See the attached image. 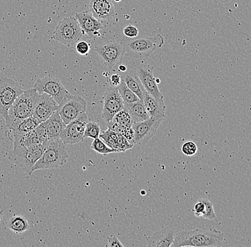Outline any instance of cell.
I'll list each match as a JSON object with an SVG mask.
<instances>
[{
  "label": "cell",
  "mask_w": 251,
  "mask_h": 247,
  "mask_svg": "<svg viewBox=\"0 0 251 247\" xmlns=\"http://www.w3.org/2000/svg\"><path fill=\"white\" fill-rule=\"evenodd\" d=\"M224 234L217 229H196L178 231L174 247H217L224 245Z\"/></svg>",
  "instance_id": "1"
},
{
  "label": "cell",
  "mask_w": 251,
  "mask_h": 247,
  "mask_svg": "<svg viewBox=\"0 0 251 247\" xmlns=\"http://www.w3.org/2000/svg\"><path fill=\"white\" fill-rule=\"evenodd\" d=\"M39 96L38 91L33 88L24 90L23 93L17 97L9 109L6 120V124L9 129H13L21 120L32 116Z\"/></svg>",
  "instance_id": "2"
},
{
  "label": "cell",
  "mask_w": 251,
  "mask_h": 247,
  "mask_svg": "<svg viewBox=\"0 0 251 247\" xmlns=\"http://www.w3.org/2000/svg\"><path fill=\"white\" fill-rule=\"evenodd\" d=\"M68 157L66 144L62 139L47 140L45 151L34 165L33 173L36 170L59 168L67 162Z\"/></svg>",
  "instance_id": "3"
},
{
  "label": "cell",
  "mask_w": 251,
  "mask_h": 247,
  "mask_svg": "<svg viewBox=\"0 0 251 247\" xmlns=\"http://www.w3.org/2000/svg\"><path fill=\"white\" fill-rule=\"evenodd\" d=\"M45 149V143L26 147H14L9 158L28 176L33 173V168Z\"/></svg>",
  "instance_id": "4"
},
{
  "label": "cell",
  "mask_w": 251,
  "mask_h": 247,
  "mask_svg": "<svg viewBox=\"0 0 251 247\" xmlns=\"http://www.w3.org/2000/svg\"><path fill=\"white\" fill-rule=\"evenodd\" d=\"M84 34L76 17H65L56 26L53 39L70 47L79 42Z\"/></svg>",
  "instance_id": "5"
},
{
  "label": "cell",
  "mask_w": 251,
  "mask_h": 247,
  "mask_svg": "<svg viewBox=\"0 0 251 247\" xmlns=\"http://www.w3.org/2000/svg\"><path fill=\"white\" fill-rule=\"evenodd\" d=\"M164 45V39L161 34H157L151 37H141L126 44L125 54L135 59L147 58Z\"/></svg>",
  "instance_id": "6"
},
{
  "label": "cell",
  "mask_w": 251,
  "mask_h": 247,
  "mask_svg": "<svg viewBox=\"0 0 251 247\" xmlns=\"http://www.w3.org/2000/svg\"><path fill=\"white\" fill-rule=\"evenodd\" d=\"M33 88L35 89L39 94L46 93L50 95L59 106L71 95L60 80L54 76H47L37 79Z\"/></svg>",
  "instance_id": "7"
},
{
  "label": "cell",
  "mask_w": 251,
  "mask_h": 247,
  "mask_svg": "<svg viewBox=\"0 0 251 247\" xmlns=\"http://www.w3.org/2000/svg\"><path fill=\"white\" fill-rule=\"evenodd\" d=\"M95 51L105 65L112 68L122 61L126 49L120 40H109L96 45Z\"/></svg>",
  "instance_id": "8"
},
{
  "label": "cell",
  "mask_w": 251,
  "mask_h": 247,
  "mask_svg": "<svg viewBox=\"0 0 251 247\" xmlns=\"http://www.w3.org/2000/svg\"><path fill=\"white\" fill-rule=\"evenodd\" d=\"M23 91L21 87L14 80L8 78L0 79V114L5 120H7L11 106Z\"/></svg>",
  "instance_id": "9"
},
{
  "label": "cell",
  "mask_w": 251,
  "mask_h": 247,
  "mask_svg": "<svg viewBox=\"0 0 251 247\" xmlns=\"http://www.w3.org/2000/svg\"><path fill=\"white\" fill-rule=\"evenodd\" d=\"M86 102L82 97L70 95L59 106V115L66 125L86 112Z\"/></svg>",
  "instance_id": "10"
},
{
  "label": "cell",
  "mask_w": 251,
  "mask_h": 247,
  "mask_svg": "<svg viewBox=\"0 0 251 247\" xmlns=\"http://www.w3.org/2000/svg\"><path fill=\"white\" fill-rule=\"evenodd\" d=\"M164 119L150 118L139 123H133L131 128L134 131L133 145H146L156 134L157 130Z\"/></svg>",
  "instance_id": "11"
},
{
  "label": "cell",
  "mask_w": 251,
  "mask_h": 247,
  "mask_svg": "<svg viewBox=\"0 0 251 247\" xmlns=\"http://www.w3.org/2000/svg\"><path fill=\"white\" fill-rule=\"evenodd\" d=\"M103 100L102 118L107 124L112 120L116 113L125 109V103L119 95L117 87L111 86L106 89Z\"/></svg>",
  "instance_id": "12"
},
{
  "label": "cell",
  "mask_w": 251,
  "mask_h": 247,
  "mask_svg": "<svg viewBox=\"0 0 251 247\" xmlns=\"http://www.w3.org/2000/svg\"><path fill=\"white\" fill-rule=\"evenodd\" d=\"M87 122V114L84 112L76 119L66 125L60 138L66 145H75L82 141L84 138V131Z\"/></svg>",
  "instance_id": "13"
},
{
  "label": "cell",
  "mask_w": 251,
  "mask_h": 247,
  "mask_svg": "<svg viewBox=\"0 0 251 247\" xmlns=\"http://www.w3.org/2000/svg\"><path fill=\"white\" fill-rule=\"evenodd\" d=\"M154 66L148 64H141L136 67V70L140 78L141 83L145 89L146 91L156 99L164 98L162 93L160 91L156 84V79L153 76Z\"/></svg>",
  "instance_id": "14"
},
{
  "label": "cell",
  "mask_w": 251,
  "mask_h": 247,
  "mask_svg": "<svg viewBox=\"0 0 251 247\" xmlns=\"http://www.w3.org/2000/svg\"><path fill=\"white\" fill-rule=\"evenodd\" d=\"M59 108V105L50 95L42 93L39 94L33 115L41 123L48 119L55 112H58Z\"/></svg>",
  "instance_id": "15"
},
{
  "label": "cell",
  "mask_w": 251,
  "mask_h": 247,
  "mask_svg": "<svg viewBox=\"0 0 251 247\" xmlns=\"http://www.w3.org/2000/svg\"><path fill=\"white\" fill-rule=\"evenodd\" d=\"M14 147H26L43 144L48 140L46 131L42 123L27 134L14 135Z\"/></svg>",
  "instance_id": "16"
},
{
  "label": "cell",
  "mask_w": 251,
  "mask_h": 247,
  "mask_svg": "<svg viewBox=\"0 0 251 247\" xmlns=\"http://www.w3.org/2000/svg\"><path fill=\"white\" fill-rule=\"evenodd\" d=\"M79 23L80 26L84 34H87L92 38H97L100 36V31L103 25L92 15L90 11L80 12L75 15Z\"/></svg>",
  "instance_id": "17"
},
{
  "label": "cell",
  "mask_w": 251,
  "mask_h": 247,
  "mask_svg": "<svg viewBox=\"0 0 251 247\" xmlns=\"http://www.w3.org/2000/svg\"><path fill=\"white\" fill-rule=\"evenodd\" d=\"M176 226H169L156 232L147 238V246L151 247H172L176 235L178 233Z\"/></svg>",
  "instance_id": "18"
},
{
  "label": "cell",
  "mask_w": 251,
  "mask_h": 247,
  "mask_svg": "<svg viewBox=\"0 0 251 247\" xmlns=\"http://www.w3.org/2000/svg\"><path fill=\"white\" fill-rule=\"evenodd\" d=\"M89 11L97 20H111L117 14L112 0H91Z\"/></svg>",
  "instance_id": "19"
},
{
  "label": "cell",
  "mask_w": 251,
  "mask_h": 247,
  "mask_svg": "<svg viewBox=\"0 0 251 247\" xmlns=\"http://www.w3.org/2000/svg\"><path fill=\"white\" fill-rule=\"evenodd\" d=\"M41 123L45 128L48 140L60 138L63 131L66 127V124L58 112H55L48 119Z\"/></svg>",
  "instance_id": "20"
},
{
  "label": "cell",
  "mask_w": 251,
  "mask_h": 247,
  "mask_svg": "<svg viewBox=\"0 0 251 247\" xmlns=\"http://www.w3.org/2000/svg\"><path fill=\"white\" fill-rule=\"evenodd\" d=\"M142 101L148 112L149 116L164 119L166 116V107L164 104V98L156 99L147 92Z\"/></svg>",
  "instance_id": "21"
},
{
  "label": "cell",
  "mask_w": 251,
  "mask_h": 247,
  "mask_svg": "<svg viewBox=\"0 0 251 247\" xmlns=\"http://www.w3.org/2000/svg\"><path fill=\"white\" fill-rule=\"evenodd\" d=\"M122 79L125 81L127 87L136 95L139 98L143 101L144 96H145L146 91L142 83H141L140 78L136 69H131L126 71L122 75Z\"/></svg>",
  "instance_id": "22"
},
{
  "label": "cell",
  "mask_w": 251,
  "mask_h": 247,
  "mask_svg": "<svg viewBox=\"0 0 251 247\" xmlns=\"http://www.w3.org/2000/svg\"><path fill=\"white\" fill-rule=\"evenodd\" d=\"M125 109L129 113L133 123H139L150 118L143 101L125 104Z\"/></svg>",
  "instance_id": "23"
},
{
  "label": "cell",
  "mask_w": 251,
  "mask_h": 247,
  "mask_svg": "<svg viewBox=\"0 0 251 247\" xmlns=\"http://www.w3.org/2000/svg\"><path fill=\"white\" fill-rule=\"evenodd\" d=\"M40 124L39 120L32 115L19 122L15 128L12 130L13 131L14 135H21L27 134L34 130Z\"/></svg>",
  "instance_id": "24"
},
{
  "label": "cell",
  "mask_w": 251,
  "mask_h": 247,
  "mask_svg": "<svg viewBox=\"0 0 251 247\" xmlns=\"http://www.w3.org/2000/svg\"><path fill=\"white\" fill-rule=\"evenodd\" d=\"M7 226L14 232L22 234L29 229V225L25 217L18 215L9 218L7 222Z\"/></svg>",
  "instance_id": "25"
},
{
  "label": "cell",
  "mask_w": 251,
  "mask_h": 247,
  "mask_svg": "<svg viewBox=\"0 0 251 247\" xmlns=\"http://www.w3.org/2000/svg\"><path fill=\"white\" fill-rule=\"evenodd\" d=\"M117 89L119 95L122 97L125 104H131V103L136 102L141 100L131 89L127 87L123 80H122V82L118 86Z\"/></svg>",
  "instance_id": "26"
},
{
  "label": "cell",
  "mask_w": 251,
  "mask_h": 247,
  "mask_svg": "<svg viewBox=\"0 0 251 247\" xmlns=\"http://www.w3.org/2000/svg\"><path fill=\"white\" fill-rule=\"evenodd\" d=\"M112 120L118 124L126 126V127H131L133 125L132 119H131L129 113L125 109L116 113Z\"/></svg>",
  "instance_id": "27"
},
{
  "label": "cell",
  "mask_w": 251,
  "mask_h": 247,
  "mask_svg": "<svg viewBox=\"0 0 251 247\" xmlns=\"http://www.w3.org/2000/svg\"><path fill=\"white\" fill-rule=\"evenodd\" d=\"M92 149L97 153L104 155V156L110 154V153H115L114 149L108 146L100 137L94 139V141L92 143Z\"/></svg>",
  "instance_id": "28"
},
{
  "label": "cell",
  "mask_w": 251,
  "mask_h": 247,
  "mask_svg": "<svg viewBox=\"0 0 251 247\" xmlns=\"http://www.w3.org/2000/svg\"><path fill=\"white\" fill-rule=\"evenodd\" d=\"M101 134V128L98 123L94 121H88L86 123L84 137H91L92 139L98 138Z\"/></svg>",
  "instance_id": "29"
},
{
  "label": "cell",
  "mask_w": 251,
  "mask_h": 247,
  "mask_svg": "<svg viewBox=\"0 0 251 247\" xmlns=\"http://www.w3.org/2000/svg\"><path fill=\"white\" fill-rule=\"evenodd\" d=\"M117 134L111 130H106L100 134V138L108 146L112 148L116 153V140H117Z\"/></svg>",
  "instance_id": "30"
},
{
  "label": "cell",
  "mask_w": 251,
  "mask_h": 247,
  "mask_svg": "<svg viewBox=\"0 0 251 247\" xmlns=\"http://www.w3.org/2000/svg\"><path fill=\"white\" fill-rule=\"evenodd\" d=\"M133 144L129 143L128 140L122 135V134H117V140H116V153H123L131 149Z\"/></svg>",
  "instance_id": "31"
},
{
  "label": "cell",
  "mask_w": 251,
  "mask_h": 247,
  "mask_svg": "<svg viewBox=\"0 0 251 247\" xmlns=\"http://www.w3.org/2000/svg\"><path fill=\"white\" fill-rule=\"evenodd\" d=\"M205 204V212L203 215V219L206 220H214L216 218V213H215L214 209H213V204L211 201L208 199H201Z\"/></svg>",
  "instance_id": "32"
},
{
  "label": "cell",
  "mask_w": 251,
  "mask_h": 247,
  "mask_svg": "<svg viewBox=\"0 0 251 247\" xmlns=\"http://www.w3.org/2000/svg\"><path fill=\"white\" fill-rule=\"evenodd\" d=\"M181 151L185 156H193L197 153L198 147L194 142L187 141L182 145Z\"/></svg>",
  "instance_id": "33"
},
{
  "label": "cell",
  "mask_w": 251,
  "mask_h": 247,
  "mask_svg": "<svg viewBox=\"0 0 251 247\" xmlns=\"http://www.w3.org/2000/svg\"><path fill=\"white\" fill-rule=\"evenodd\" d=\"M90 45L84 41H79L76 43V50L78 54L81 56H86L90 51Z\"/></svg>",
  "instance_id": "34"
},
{
  "label": "cell",
  "mask_w": 251,
  "mask_h": 247,
  "mask_svg": "<svg viewBox=\"0 0 251 247\" xmlns=\"http://www.w3.org/2000/svg\"><path fill=\"white\" fill-rule=\"evenodd\" d=\"M123 32L126 37H128V38H136L139 32V29L136 26H133V25L128 24L125 26Z\"/></svg>",
  "instance_id": "35"
},
{
  "label": "cell",
  "mask_w": 251,
  "mask_h": 247,
  "mask_svg": "<svg viewBox=\"0 0 251 247\" xmlns=\"http://www.w3.org/2000/svg\"><path fill=\"white\" fill-rule=\"evenodd\" d=\"M193 212L197 217H203L204 212H205V204L201 199L198 200L197 202L194 204Z\"/></svg>",
  "instance_id": "36"
},
{
  "label": "cell",
  "mask_w": 251,
  "mask_h": 247,
  "mask_svg": "<svg viewBox=\"0 0 251 247\" xmlns=\"http://www.w3.org/2000/svg\"><path fill=\"white\" fill-rule=\"evenodd\" d=\"M108 247H124L123 244H122V242L119 240V239L117 238L116 236L111 235L110 236L109 238H108Z\"/></svg>",
  "instance_id": "37"
},
{
  "label": "cell",
  "mask_w": 251,
  "mask_h": 247,
  "mask_svg": "<svg viewBox=\"0 0 251 247\" xmlns=\"http://www.w3.org/2000/svg\"><path fill=\"white\" fill-rule=\"evenodd\" d=\"M122 76L117 73L111 75L110 76L109 83L111 87H117L122 82Z\"/></svg>",
  "instance_id": "38"
},
{
  "label": "cell",
  "mask_w": 251,
  "mask_h": 247,
  "mask_svg": "<svg viewBox=\"0 0 251 247\" xmlns=\"http://www.w3.org/2000/svg\"><path fill=\"white\" fill-rule=\"evenodd\" d=\"M119 71L125 73V72L127 71L126 67L124 65V64H120V65L119 66Z\"/></svg>",
  "instance_id": "39"
},
{
  "label": "cell",
  "mask_w": 251,
  "mask_h": 247,
  "mask_svg": "<svg viewBox=\"0 0 251 247\" xmlns=\"http://www.w3.org/2000/svg\"><path fill=\"white\" fill-rule=\"evenodd\" d=\"M156 82L157 84H160V82H161V81H160L159 79H156Z\"/></svg>",
  "instance_id": "40"
},
{
  "label": "cell",
  "mask_w": 251,
  "mask_h": 247,
  "mask_svg": "<svg viewBox=\"0 0 251 247\" xmlns=\"http://www.w3.org/2000/svg\"><path fill=\"white\" fill-rule=\"evenodd\" d=\"M116 1H117V2H119V1H120L121 0H115Z\"/></svg>",
  "instance_id": "41"
}]
</instances>
